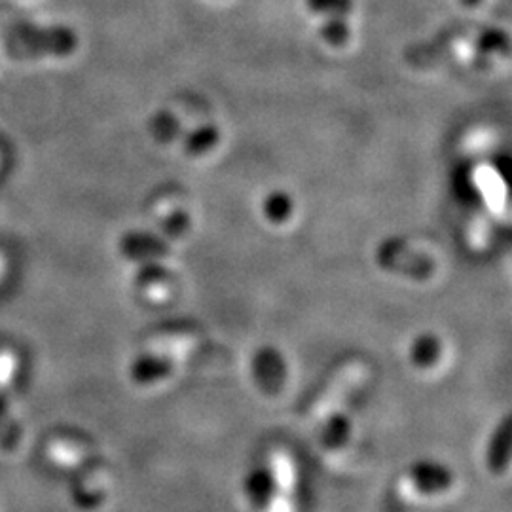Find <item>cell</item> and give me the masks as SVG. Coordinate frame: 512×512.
Segmentation results:
<instances>
[{
	"mask_svg": "<svg viewBox=\"0 0 512 512\" xmlns=\"http://www.w3.org/2000/svg\"><path fill=\"white\" fill-rule=\"evenodd\" d=\"M511 437V433H509V421H505V425H503V431L501 433H497V439L492 442V450H490V465L497 469V467H503L505 465V461H507V456H509V442L507 439Z\"/></svg>",
	"mask_w": 512,
	"mask_h": 512,
	"instance_id": "obj_14",
	"label": "cell"
},
{
	"mask_svg": "<svg viewBox=\"0 0 512 512\" xmlns=\"http://www.w3.org/2000/svg\"><path fill=\"white\" fill-rule=\"evenodd\" d=\"M349 437V420L348 416L344 418V416H336V418H332L329 421V425H327V429H325V444L329 446V448H338V446H342Z\"/></svg>",
	"mask_w": 512,
	"mask_h": 512,
	"instance_id": "obj_13",
	"label": "cell"
},
{
	"mask_svg": "<svg viewBox=\"0 0 512 512\" xmlns=\"http://www.w3.org/2000/svg\"><path fill=\"white\" fill-rule=\"evenodd\" d=\"M131 370L139 382H156L171 372V363L167 359L147 357V359H139Z\"/></svg>",
	"mask_w": 512,
	"mask_h": 512,
	"instance_id": "obj_9",
	"label": "cell"
},
{
	"mask_svg": "<svg viewBox=\"0 0 512 512\" xmlns=\"http://www.w3.org/2000/svg\"><path fill=\"white\" fill-rule=\"evenodd\" d=\"M253 374L258 385L270 393H275L287 376L283 357L272 348L262 349L256 353L253 361Z\"/></svg>",
	"mask_w": 512,
	"mask_h": 512,
	"instance_id": "obj_3",
	"label": "cell"
},
{
	"mask_svg": "<svg viewBox=\"0 0 512 512\" xmlns=\"http://www.w3.org/2000/svg\"><path fill=\"white\" fill-rule=\"evenodd\" d=\"M152 133L160 141H171V139H175L181 133V124L169 112H160L152 120Z\"/></svg>",
	"mask_w": 512,
	"mask_h": 512,
	"instance_id": "obj_12",
	"label": "cell"
},
{
	"mask_svg": "<svg viewBox=\"0 0 512 512\" xmlns=\"http://www.w3.org/2000/svg\"><path fill=\"white\" fill-rule=\"evenodd\" d=\"M478 46L482 48V52H494V50H505L509 48L507 44V35L503 31H488L484 33L480 40H478Z\"/></svg>",
	"mask_w": 512,
	"mask_h": 512,
	"instance_id": "obj_16",
	"label": "cell"
},
{
	"mask_svg": "<svg viewBox=\"0 0 512 512\" xmlns=\"http://www.w3.org/2000/svg\"><path fill=\"white\" fill-rule=\"evenodd\" d=\"M274 475L266 467H258L251 475L247 476L245 492L256 507L266 505L274 495Z\"/></svg>",
	"mask_w": 512,
	"mask_h": 512,
	"instance_id": "obj_5",
	"label": "cell"
},
{
	"mask_svg": "<svg viewBox=\"0 0 512 512\" xmlns=\"http://www.w3.org/2000/svg\"><path fill=\"white\" fill-rule=\"evenodd\" d=\"M4 48L16 59L69 57L76 52L80 40L67 25H33L16 23L4 33Z\"/></svg>",
	"mask_w": 512,
	"mask_h": 512,
	"instance_id": "obj_1",
	"label": "cell"
},
{
	"mask_svg": "<svg viewBox=\"0 0 512 512\" xmlns=\"http://www.w3.org/2000/svg\"><path fill=\"white\" fill-rule=\"evenodd\" d=\"M220 141V131L213 124H205L194 131H190L184 139V150L192 156H200L217 147Z\"/></svg>",
	"mask_w": 512,
	"mask_h": 512,
	"instance_id": "obj_6",
	"label": "cell"
},
{
	"mask_svg": "<svg viewBox=\"0 0 512 512\" xmlns=\"http://www.w3.org/2000/svg\"><path fill=\"white\" fill-rule=\"evenodd\" d=\"M293 198L287 192H272L266 200H264V215L270 222L281 224L293 215Z\"/></svg>",
	"mask_w": 512,
	"mask_h": 512,
	"instance_id": "obj_8",
	"label": "cell"
},
{
	"mask_svg": "<svg viewBox=\"0 0 512 512\" xmlns=\"http://www.w3.org/2000/svg\"><path fill=\"white\" fill-rule=\"evenodd\" d=\"M165 234L171 238H181L184 232L190 228V217L184 211H175L162 222Z\"/></svg>",
	"mask_w": 512,
	"mask_h": 512,
	"instance_id": "obj_15",
	"label": "cell"
},
{
	"mask_svg": "<svg viewBox=\"0 0 512 512\" xmlns=\"http://www.w3.org/2000/svg\"><path fill=\"white\" fill-rule=\"evenodd\" d=\"M412 480L421 494H440L450 488L452 476L446 467L433 461H421L412 469Z\"/></svg>",
	"mask_w": 512,
	"mask_h": 512,
	"instance_id": "obj_4",
	"label": "cell"
},
{
	"mask_svg": "<svg viewBox=\"0 0 512 512\" xmlns=\"http://www.w3.org/2000/svg\"><path fill=\"white\" fill-rule=\"evenodd\" d=\"M122 253L135 262H154L169 255V245L164 238L147 232H129L120 241Z\"/></svg>",
	"mask_w": 512,
	"mask_h": 512,
	"instance_id": "obj_2",
	"label": "cell"
},
{
	"mask_svg": "<svg viewBox=\"0 0 512 512\" xmlns=\"http://www.w3.org/2000/svg\"><path fill=\"white\" fill-rule=\"evenodd\" d=\"M321 37L325 38V42H329L330 46H344L351 37L348 21L342 16H329L321 27Z\"/></svg>",
	"mask_w": 512,
	"mask_h": 512,
	"instance_id": "obj_10",
	"label": "cell"
},
{
	"mask_svg": "<svg viewBox=\"0 0 512 512\" xmlns=\"http://www.w3.org/2000/svg\"><path fill=\"white\" fill-rule=\"evenodd\" d=\"M306 4L313 14L346 18L353 12V0H306Z\"/></svg>",
	"mask_w": 512,
	"mask_h": 512,
	"instance_id": "obj_11",
	"label": "cell"
},
{
	"mask_svg": "<svg viewBox=\"0 0 512 512\" xmlns=\"http://www.w3.org/2000/svg\"><path fill=\"white\" fill-rule=\"evenodd\" d=\"M410 355H412V363L420 368L435 365L440 357L439 338L433 334H423L414 342Z\"/></svg>",
	"mask_w": 512,
	"mask_h": 512,
	"instance_id": "obj_7",
	"label": "cell"
},
{
	"mask_svg": "<svg viewBox=\"0 0 512 512\" xmlns=\"http://www.w3.org/2000/svg\"><path fill=\"white\" fill-rule=\"evenodd\" d=\"M461 2H463V6H467V8H475L482 0H461Z\"/></svg>",
	"mask_w": 512,
	"mask_h": 512,
	"instance_id": "obj_17",
	"label": "cell"
}]
</instances>
